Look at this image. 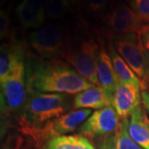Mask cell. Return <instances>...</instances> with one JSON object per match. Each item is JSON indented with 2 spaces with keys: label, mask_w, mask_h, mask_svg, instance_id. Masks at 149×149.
<instances>
[{
  "label": "cell",
  "mask_w": 149,
  "mask_h": 149,
  "mask_svg": "<svg viewBox=\"0 0 149 149\" xmlns=\"http://www.w3.org/2000/svg\"><path fill=\"white\" fill-rule=\"evenodd\" d=\"M27 92L74 95L87 90L91 84L76 70L62 62L29 60L26 67Z\"/></svg>",
  "instance_id": "1"
},
{
  "label": "cell",
  "mask_w": 149,
  "mask_h": 149,
  "mask_svg": "<svg viewBox=\"0 0 149 149\" xmlns=\"http://www.w3.org/2000/svg\"><path fill=\"white\" fill-rule=\"evenodd\" d=\"M21 119L22 130L30 133L65 114L69 108L68 99L62 94L30 93Z\"/></svg>",
  "instance_id": "2"
},
{
  "label": "cell",
  "mask_w": 149,
  "mask_h": 149,
  "mask_svg": "<svg viewBox=\"0 0 149 149\" xmlns=\"http://www.w3.org/2000/svg\"><path fill=\"white\" fill-rule=\"evenodd\" d=\"M113 46L139 79L149 80V52L145 48L139 33L116 35L112 39Z\"/></svg>",
  "instance_id": "3"
},
{
  "label": "cell",
  "mask_w": 149,
  "mask_h": 149,
  "mask_svg": "<svg viewBox=\"0 0 149 149\" xmlns=\"http://www.w3.org/2000/svg\"><path fill=\"white\" fill-rule=\"evenodd\" d=\"M99 49L94 40L88 39L76 46L64 47L61 55L82 77L91 84L100 87L96 70Z\"/></svg>",
  "instance_id": "4"
},
{
  "label": "cell",
  "mask_w": 149,
  "mask_h": 149,
  "mask_svg": "<svg viewBox=\"0 0 149 149\" xmlns=\"http://www.w3.org/2000/svg\"><path fill=\"white\" fill-rule=\"evenodd\" d=\"M1 85V113H9L25 106L27 100L26 67L24 61L18 65Z\"/></svg>",
  "instance_id": "5"
},
{
  "label": "cell",
  "mask_w": 149,
  "mask_h": 149,
  "mask_svg": "<svg viewBox=\"0 0 149 149\" xmlns=\"http://www.w3.org/2000/svg\"><path fill=\"white\" fill-rule=\"evenodd\" d=\"M91 113L92 111L89 109H74L48 122L42 128L28 133L37 140L52 139L55 137L63 136L82 125Z\"/></svg>",
  "instance_id": "6"
},
{
  "label": "cell",
  "mask_w": 149,
  "mask_h": 149,
  "mask_svg": "<svg viewBox=\"0 0 149 149\" xmlns=\"http://www.w3.org/2000/svg\"><path fill=\"white\" fill-rule=\"evenodd\" d=\"M114 108L108 106L98 109L80 126V133L91 138H104L115 133L121 122Z\"/></svg>",
  "instance_id": "7"
},
{
  "label": "cell",
  "mask_w": 149,
  "mask_h": 149,
  "mask_svg": "<svg viewBox=\"0 0 149 149\" xmlns=\"http://www.w3.org/2000/svg\"><path fill=\"white\" fill-rule=\"evenodd\" d=\"M105 22L112 32L116 35L128 33H139L145 32L149 26L145 23L140 17L124 3L109 11L105 17Z\"/></svg>",
  "instance_id": "8"
},
{
  "label": "cell",
  "mask_w": 149,
  "mask_h": 149,
  "mask_svg": "<svg viewBox=\"0 0 149 149\" xmlns=\"http://www.w3.org/2000/svg\"><path fill=\"white\" fill-rule=\"evenodd\" d=\"M29 42L32 47L42 57L50 58L64 49V36L56 26H47L31 32Z\"/></svg>",
  "instance_id": "9"
},
{
  "label": "cell",
  "mask_w": 149,
  "mask_h": 149,
  "mask_svg": "<svg viewBox=\"0 0 149 149\" xmlns=\"http://www.w3.org/2000/svg\"><path fill=\"white\" fill-rule=\"evenodd\" d=\"M140 89L132 85L118 82L116 91L112 98V106L118 116L126 119L137 108L141 105Z\"/></svg>",
  "instance_id": "10"
},
{
  "label": "cell",
  "mask_w": 149,
  "mask_h": 149,
  "mask_svg": "<svg viewBox=\"0 0 149 149\" xmlns=\"http://www.w3.org/2000/svg\"><path fill=\"white\" fill-rule=\"evenodd\" d=\"M16 14L25 29L41 27L47 16L43 0H22Z\"/></svg>",
  "instance_id": "11"
},
{
  "label": "cell",
  "mask_w": 149,
  "mask_h": 149,
  "mask_svg": "<svg viewBox=\"0 0 149 149\" xmlns=\"http://www.w3.org/2000/svg\"><path fill=\"white\" fill-rule=\"evenodd\" d=\"M96 70L100 85L110 98L116 91L118 82L117 74L114 70L110 55H109L104 47H100L96 60Z\"/></svg>",
  "instance_id": "12"
},
{
  "label": "cell",
  "mask_w": 149,
  "mask_h": 149,
  "mask_svg": "<svg viewBox=\"0 0 149 149\" xmlns=\"http://www.w3.org/2000/svg\"><path fill=\"white\" fill-rule=\"evenodd\" d=\"M128 131L136 143L143 149H149V119L142 104L130 115Z\"/></svg>",
  "instance_id": "13"
},
{
  "label": "cell",
  "mask_w": 149,
  "mask_h": 149,
  "mask_svg": "<svg viewBox=\"0 0 149 149\" xmlns=\"http://www.w3.org/2000/svg\"><path fill=\"white\" fill-rule=\"evenodd\" d=\"M111 105V98L101 87L96 85L78 93L74 98V107L75 109H100Z\"/></svg>",
  "instance_id": "14"
},
{
  "label": "cell",
  "mask_w": 149,
  "mask_h": 149,
  "mask_svg": "<svg viewBox=\"0 0 149 149\" xmlns=\"http://www.w3.org/2000/svg\"><path fill=\"white\" fill-rule=\"evenodd\" d=\"M128 127V120L123 119L115 133L100 139L98 143L100 149H143L130 137Z\"/></svg>",
  "instance_id": "15"
},
{
  "label": "cell",
  "mask_w": 149,
  "mask_h": 149,
  "mask_svg": "<svg viewBox=\"0 0 149 149\" xmlns=\"http://www.w3.org/2000/svg\"><path fill=\"white\" fill-rule=\"evenodd\" d=\"M21 47L10 45H2L0 50V81L6 78L23 61Z\"/></svg>",
  "instance_id": "16"
},
{
  "label": "cell",
  "mask_w": 149,
  "mask_h": 149,
  "mask_svg": "<svg viewBox=\"0 0 149 149\" xmlns=\"http://www.w3.org/2000/svg\"><path fill=\"white\" fill-rule=\"evenodd\" d=\"M109 55L118 81L123 84L134 85L139 89L143 88V82L139 79V76L129 67V65L113 47V46H111Z\"/></svg>",
  "instance_id": "17"
},
{
  "label": "cell",
  "mask_w": 149,
  "mask_h": 149,
  "mask_svg": "<svg viewBox=\"0 0 149 149\" xmlns=\"http://www.w3.org/2000/svg\"><path fill=\"white\" fill-rule=\"evenodd\" d=\"M45 149H95L87 139L80 135H63L50 139Z\"/></svg>",
  "instance_id": "18"
},
{
  "label": "cell",
  "mask_w": 149,
  "mask_h": 149,
  "mask_svg": "<svg viewBox=\"0 0 149 149\" xmlns=\"http://www.w3.org/2000/svg\"><path fill=\"white\" fill-rule=\"evenodd\" d=\"M48 17L52 19L61 18L70 10V0H43Z\"/></svg>",
  "instance_id": "19"
},
{
  "label": "cell",
  "mask_w": 149,
  "mask_h": 149,
  "mask_svg": "<svg viewBox=\"0 0 149 149\" xmlns=\"http://www.w3.org/2000/svg\"><path fill=\"white\" fill-rule=\"evenodd\" d=\"M131 8L145 22H149V0H129Z\"/></svg>",
  "instance_id": "20"
},
{
  "label": "cell",
  "mask_w": 149,
  "mask_h": 149,
  "mask_svg": "<svg viewBox=\"0 0 149 149\" xmlns=\"http://www.w3.org/2000/svg\"><path fill=\"white\" fill-rule=\"evenodd\" d=\"M112 0H82L84 5L95 13H103L108 9Z\"/></svg>",
  "instance_id": "21"
},
{
  "label": "cell",
  "mask_w": 149,
  "mask_h": 149,
  "mask_svg": "<svg viewBox=\"0 0 149 149\" xmlns=\"http://www.w3.org/2000/svg\"><path fill=\"white\" fill-rule=\"evenodd\" d=\"M10 35V19L8 13L4 10L0 12V38L3 39Z\"/></svg>",
  "instance_id": "22"
},
{
  "label": "cell",
  "mask_w": 149,
  "mask_h": 149,
  "mask_svg": "<svg viewBox=\"0 0 149 149\" xmlns=\"http://www.w3.org/2000/svg\"><path fill=\"white\" fill-rule=\"evenodd\" d=\"M141 37H142L144 47L149 52V28H148L145 32L141 34Z\"/></svg>",
  "instance_id": "23"
},
{
  "label": "cell",
  "mask_w": 149,
  "mask_h": 149,
  "mask_svg": "<svg viewBox=\"0 0 149 149\" xmlns=\"http://www.w3.org/2000/svg\"><path fill=\"white\" fill-rule=\"evenodd\" d=\"M142 99L145 108L149 111V93L143 91L142 92Z\"/></svg>",
  "instance_id": "24"
},
{
  "label": "cell",
  "mask_w": 149,
  "mask_h": 149,
  "mask_svg": "<svg viewBox=\"0 0 149 149\" xmlns=\"http://www.w3.org/2000/svg\"><path fill=\"white\" fill-rule=\"evenodd\" d=\"M6 2H7V0H0V4H1V6L3 5Z\"/></svg>",
  "instance_id": "25"
}]
</instances>
